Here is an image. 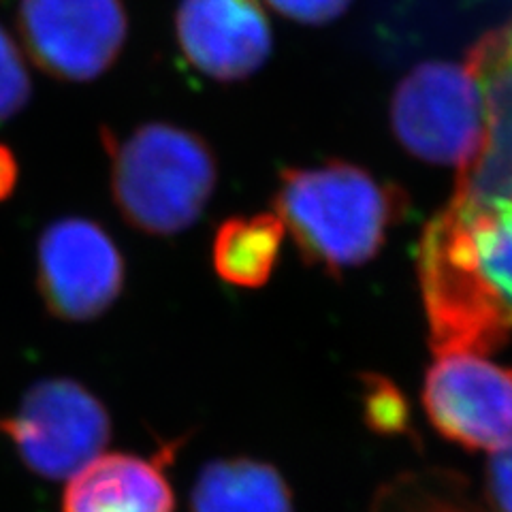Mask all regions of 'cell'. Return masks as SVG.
I'll list each match as a JSON object with an SVG mask.
<instances>
[{
	"mask_svg": "<svg viewBox=\"0 0 512 512\" xmlns=\"http://www.w3.org/2000/svg\"><path fill=\"white\" fill-rule=\"evenodd\" d=\"M429 346L444 355H489L512 335V201L455 197L419 246Z\"/></svg>",
	"mask_w": 512,
	"mask_h": 512,
	"instance_id": "6da1fadb",
	"label": "cell"
},
{
	"mask_svg": "<svg viewBox=\"0 0 512 512\" xmlns=\"http://www.w3.org/2000/svg\"><path fill=\"white\" fill-rule=\"evenodd\" d=\"M274 205L303 261L338 276L382 250L408 212V197L359 165L329 160L284 169Z\"/></svg>",
	"mask_w": 512,
	"mask_h": 512,
	"instance_id": "7a4b0ae2",
	"label": "cell"
},
{
	"mask_svg": "<svg viewBox=\"0 0 512 512\" xmlns=\"http://www.w3.org/2000/svg\"><path fill=\"white\" fill-rule=\"evenodd\" d=\"M111 160V197L128 227L173 237L195 224L218 184L214 150L199 133L146 122L122 139L103 128Z\"/></svg>",
	"mask_w": 512,
	"mask_h": 512,
	"instance_id": "3957f363",
	"label": "cell"
},
{
	"mask_svg": "<svg viewBox=\"0 0 512 512\" xmlns=\"http://www.w3.org/2000/svg\"><path fill=\"white\" fill-rule=\"evenodd\" d=\"M391 124L410 154L463 171L485 143L483 90L466 64L423 62L395 88Z\"/></svg>",
	"mask_w": 512,
	"mask_h": 512,
	"instance_id": "277c9868",
	"label": "cell"
},
{
	"mask_svg": "<svg viewBox=\"0 0 512 512\" xmlns=\"http://www.w3.org/2000/svg\"><path fill=\"white\" fill-rule=\"evenodd\" d=\"M0 434L18 451L24 466L41 478H71L99 457L111 440V419L103 402L71 378L32 384Z\"/></svg>",
	"mask_w": 512,
	"mask_h": 512,
	"instance_id": "5b68a950",
	"label": "cell"
},
{
	"mask_svg": "<svg viewBox=\"0 0 512 512\" xmlns=\"http://www.w3.org/2000/svg\"><path fill=\"white\" fill-rule=\"evenodd\" d=\"M30 60L60 82L84 84L114 67L128 37L124 0H20Z\"/></svg>",
	"mask_w": 512,
	"mask_h": 512,
	"instance_id": "8992f818",
	"label": "cell"
},
{
	"mask_svg": "<svg viewBox=\"0 0 512 512\" xmlns=\"http://www.w3.org/2000/svg\"><path fill=\"white\" fill-rule=\"evenodd\" d=\"M37 286L52 316L86 323L105 314L122 295L124 259L96 222L62 218L39 237Z\"/></svg>",
	"mask_w": 512,
	"mask_h": 512,
	"instance_id": "52a82bcc",
	"label": "cell"
},
{
	"mask_svg": "<svg viewBox=\"0 0 512 512\" xmlns=\"http://www.w3.org/2000/svg\"><path fill=\"white\" fill-rule=\"evenodd\" d=\"M423 408L442 438L468 451L512 444V367L483 355H444L429 367Z\"/></svg>",
	"mask_w": 512,
	"mask_h": 512,
	"instance_id": "ba28073f",
	"label": "cell"
},
{
	"mask_svg": "<svg viewBox=\"0 0 512 512\" xmlns=\"http://www.w3.org/2000/svg\"><path fill=\"white\" fill-rule=\"evenodd\" d=\"M175 41L192 69L222 84L254 75L274 50L259 0H180Z\"/></svg>",
	"mask_w": 512,
	"mask_h": 512,
	"instance_id": "9c48e42d",
	"label": "cell"
},
{
	"mask_svg": "<svg viewBox=\"0 0 512 512\" xmlns=\"http://www.w3.org/2000/svg\"><path fill=\"white\" fill-rule=\"evenodd\" d=\"M466 67L483 90L487 131L474 163L459 171L455 195L512 201V20L476 41Z\"/></svg>",
	"mask_w": 512,
	"mask_h": 512,
	"instance_id": "30bf717a",
	"label": "cell"
},
{
	"mask_svg": "<svg viewBox=\"0 0 512 512\" xmlns=\"http://www.w3.org/2000/svg\"><path fill=\"white\" fill-rule=\"evenodd\" d=\"M175 495L158 459L99 455L71 476L62 512H173Z\"/></svg>",
	"mask_w": 512,
	"mask_h": 512,
	"instance_id": "8fae6325",
	"label": "cell"
},
{
	"mask_svg": "<svg viewBox=\"0 0 512 512\" xmlns=\"http://www.w3.org/2000/svg\"><path fill=\"white\" fill-rule=\"evenodd\" d=\"M190 512H295L293 493L271 463L216 459L199 472Z\"/></svg>",
	"mask_w": 512,
	"mask_h": 512,
	"instance_id": "7c38bea8",
	"label": "cell"
},
{
	"mask_svg": "<svg viewBox=\"0 0 512 512\" xmlns=\"http://www.w3.org/2000/svg\"><path fill=\"white\" fill-rule=\"evenodd\" d=\"M284 233V224L276 214L224 220L212 246L216 274L237 288L265 286L280 261Z\"/></svg>",
	"mask_w": 512,
	"mask_h": 512,
	"instance_id": "4fadbf2b",
	"label": "cell"
},
{
	"mask_svg": "<svg viewBox=\"0 0 512 512\" xmlns=\"http://www.w3.org/2000/svg\"><path fill=\"white\" fill-rule=\"evenodd\" d=\"M363 393V414L367 425L384 436L408 434L410 410L402 391L391 380L382 376H365Z\"/></svg>",
	"mask_w": 512,
	"mask_h": 512,
	"instance_id": "5bb4252c",
	"label": "cell"
},
{
	"mask_svg": "<svg viewBox=\"0 0 512 512\" xmlns=\"http://www.w3.org/2000/svg\"><path fill=\"white\" fill-rule=\"evenodd\" d=\"M32 94L30 73L20 45L0 26V124L18 116Z\"/></svg>",
	"mask_w": 512,
	"mask_h": 512,
	"instance_id": "9a60e30c",
	"label": "cell"
},
{
	"mask_svg": "<svg viewBox=\"0 0 512 512\" xmlns=\"http://www.w3.org/2000/svg\"><path fill=\"white\" fill-rule=\"evenodd\" d=\"M267 3L288 20L323 26L344 15L352 0H267Z\"/></svg>",
	"mask_w": 512,
	"mask_h": 512,
	"instance_id": "2e32d148",
	"label": "cell"
},
{
	"mask_svg": "<svg viewBox=\"0 0 512 512\" xmlns=\"http://www.w3.org/2000/svg\"><path fill=\"white\" fill-rule=\"evenodd\" d=\"M485 493L493 512H512V444L489 455Z\"/></svg>",
	"mask_w": 512,
	"mask_h": 512,
	"instance_id": "e0dca14e",
	"label": "cell"
},
{
	"mask_svg": "<svg viewBox=\"0 0 512 512\" xmlns=\"http://www.w3.org/2000/svg\"><path fill=\"white\" fill-rule=\"evenodd\" d=\"M20 180V167L18 160H15V154L11 148H7L5 143H0V203L7 201L13 192L15 186H18Z\"/></svg>",
	"mask_w": 512,
	"mask_h": 512,
	"instance_id": "ac0fdd59",
	"label": "cell"
}]
</instances>
